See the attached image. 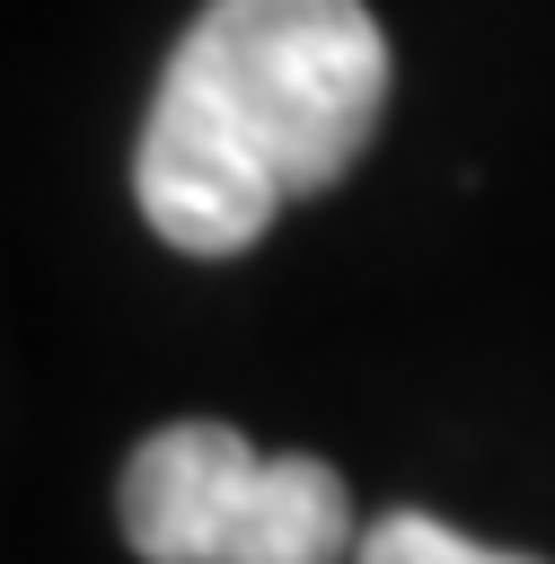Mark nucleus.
I'll list each match as a JSON object with an SVG mask.
<instances>
[{"label": "nucleus", "instance_id": "obj_1", "mask_svg": "<svg viewBox=\"0 0 555 564\" xmlns=\"http://www.w3.org/2000/svg\"><path fill=\"white\" fill-rule=\"evenodd\" d=\"M388 115V35L361 0H203L132 141V203L176 256H247L326 194Z\"/></svg>", "mask_w": 555, "mask_h": 564}, {"label": "nucleus", "instance_id": "obj_2", "mask_svg": "<svg viewBox=\"0 0 555 564\" xmlns=\"http://www.w3.org/2000/svg\"><path fill=\"white\" fill-rule=\"evenodd\" d=\"M141 564H344L352 494L326 458H264L238 423H159L115 485Z\"/></svg>", "mask_w": 555, "mask_h": 564}, {"label": "nucleus", "instance_id": "obj_3", "mask_svg": "<svg viewBox=\"0 0 555 564\" xmlns=\"http://www.w3.org/2000/svg\"><path fill=\"white\" fill-rule=\"evenodd\" d=\"M361 564H546V555H511V546H485L432 511H388L370 538H361Z\"/></svg>", "mask_w": 555, "mask_h": 564}]
</instances>
